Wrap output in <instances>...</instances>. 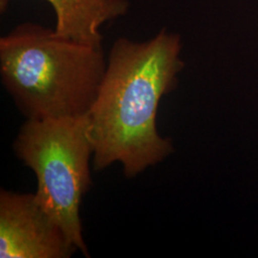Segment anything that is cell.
<instances>
[{
  "mask_svg": "<svg viewBox=\"0 0 258 258\" xmlns=\"http://www.w3.org/2000/svg\"><path fill=\"white\" fill-rule=\"evenodd\" d=\"M8 2H9V0H0V10H1L2 13L5 12L7 9Z\"/></svg>",
  "mask_w": 258,
  "mask_h": 258,
  "instance_id": "8992f818",
  "label": "cell"
},
{
  "mask_svg": "<svg viewBox=\"0 0 258 258\" xmlns=\"http://www.w3.org/2000/svg\"><path fill=\"white\" fill-rule=\"evenodd\" d=\"M88 131L87 116L26 120L14 142L16 155L37 177V201L85 256L80 210L91 185Z\"/></svg>",
  "mask_w": 258,
  "mask_h": 258,
  "instance_id": "3957f363",
  "label": "cell"
},
{
  "mask_svg": "<svg viewBox=\"0 0 258 258\" xmlns=\"http://www.w3.org/2000/svg\"><path fill=\"white\" fill-rule=\"evenodd\" d=\"M55 12V34L102 46V26L128 13V0H44Z\"/></svg>",
  "mask_w": 258,
  "mask_h": 258,
  "instance_id": "5b68a950",
  "label": "cell"
},
{
  "mask_svg": "<svg viewBox=\"0 0 258 258\" xmlns=\"http://www.w3.org/2000/svg\"><path fill=\"white\" fill-rule=\"evenodd\" d=\"M78 249L35 194L0 191V257L69 258Z\"/></svg>",
  "mask_w": 258,
  "mask_h": 258,
  "instance_id": "277c9868",
  "label": "cell"
},
{
  "mask_svg": "<svg viewBox=\"0 0 258 258\" xmlns=\"http://www.w3.org/2000/svg\"><path fill=\"white\" fill-rule=\"evenodd\" d=\"M182 48L181 37L166 29L146 41H114L87 114L95 170L120 163L132 179L174 152L171 139L158 132L157 113L184 69Z\"/></svg>",
  "mask_w": 258,
  "mask_h": 258,
  "instance_id": "6da1fadb",
  "label": "cell"
},
{
  "mask_svg": "<svg viewBox=\"0 0 258 258\" xmlns=\"http://www.w3.org/2000/svg\"><path fill=\"white\" fill-rule=\"evenodd\" d=\"M107 57L95 46L24 22L0 38L1 82L27 120L87 116Z\"/></svg>",
  "mask_w": 258,
  "mask_h": 258,
  "instance_id": "7a4b0ae2",
  "label": "cell"
}]
</instances>
